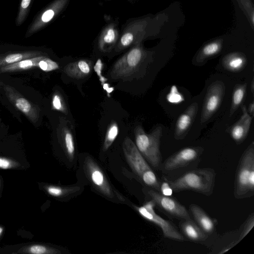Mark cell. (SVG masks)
I'll list each match as a JSON object with an SVG mask.
<instances>
[{
	"mask_svg": "<svg viewBox=\"0 0 254 254\" xmlns=\"http://www.w3.org/2000/svg\"><path fill=\"white\" fill-rule=\"evenodd\" d=\"M161 177L169 183L174 192L191 190L210 196L214 191L216 172L211 168L196 167L174 179H169L162 176Z\"/></svg>",
	"mask_w": 254,
	"mask_h": 254,
	"instance_id": "obj_1",
	"label": "cell"
},
{
	"mask_svg": "<svg viewBox=\"0 0 254 254\" xmlns=\"http://www.w3.org/2000/svg\"><path fill=\"white\" fill-rule=\"evenodd\" d=\"M150 59L149 53L140 43L135 45L115 62L109 72V77L123 80L132 78L148 65Z\"/></svg>",
	"mask_w": 254,
	"mask_h": 254,
	"instance_id": "obj_2",
	"label": "cell"
},
{
	"mask_svg": "<svg viewBox=\"0 0 254 254\" xmlns=\"http://www.w3.org/2000/svg\"><path fill=\"white\" fill-rule=\"evenodd\" d=\"M204 151L201 146L187 147L178 150L163 162L162 176L174 179L185 172L196 168Z\"/></svg>",
	"mask_w": 254,
	"mask_h": 254,
	"instance_id": "obj_3",
	"label": "cell"
},
{
	"mask_svg": "<svg viewBox=\"0 0 254 254\" xmlns=\"http://www.w3.org/2000/svg\"><path fill=\"white\" fill-rule=\"evenodd\" d=\"M123 150L126 159L132 171L145 187L159 191L160 179L143 157L135 143L128 137L123 142Z\"/></svg>",
	"mask_w": 254,
	"mask_h": 254,
	"instance_id": "obj_4",
	"label": "cell"
},
{
	"mask_svg": "<svg viewBox=\"0 0 254 254\" xmlns=\"http://www.w3.org/2000/svg\"><path fill=\"white\" fill-rule=\"evenodd\" d=\"M254 195V142L242 155L235 173L234 196L238 199Z\"/></svg>",
	"mask_w": 254,
	"mask_h": 254,
	"instance_id": "obj_5",
	"label": "cell"
},
{
	"mask_svg": "<svg viewBox=\"0 0 254 254\" xmlns=\"http://www.w3.org/2000/svg\"><path fill=\"white\" fill-rule=\"evenodd\" d=\"M135 144L140 153L156 171H160L162 159L160 151L162 128L156 127L150 133L145 132L141 126L134 129Z\"/></svg>",
	"mask_w": 254,
	"mask_h": 254,
	"instance_id": "obj_6",
	"label": "cell"
},
{
	"mask_svg": "<svg viewBox=\"0 0 254 254\" xmlns=\"http://www.w3.org/2000/svg\"><path fill=\"white\" fill-rule=\"evenodd\" d=\"M83 169L91 184L99 193L109 199L125 200L112 187L101 167L91 157L85 158Z\"/></svg>",
	"mask_w": 254,
	"mask_h": 254,
	"instance_id": "obj_7",
	"label": "cell"
},
{
	"mask_svg": "<svg viewBox=\"0 0 254 254\" xmlns=\"http://www.w3.org/2000/svg\"><path fill=\"white\" fill-rule=\"evenodd\" d=\"M143 191L154 202L155 207L169 218L180 220L191 218L186 207L172 196H164L147 187L144 188Z\"/></svg>",
	"mask_w": 254,
	"mask_h": 254,
	"instance_id": "obj_8",
	"label": "cell"
},
{
	"mask_svg": "<svg viewBox=\"0 0 254 254\" xmlns=\"http://www.w3.org/2000/svg\"><path fill=\"white\" fill-rule=\"evenodd\" d=\"M155 207V204L151 199L142 206H134L135 209L142 217L160 228L165 238L180 242L188 241L172 222L163 218L156 213Z\"/></svg>",
	"mask_w": 254,
	"mask_h": 254,
	"instance_id": "obj_9",
	"label": "cell"
},
{
	"mask_svg": "<svg viewBox=\"0 0 254 254\" xmlns=\"http://www.w3.org/2000/svg\"><path fill=\"white\" fill-rule=\"evenodd\" d=\"M225 86L222 81L213 82L208 87L204 100L200 122L208 121L219 109L223 100Z\"/></svg>",
	"mask_w": 254,
	"mask_h": 254,
	"instance_id": "obj_10",
	"label": "cell"
},
{
	"mask_svg": "<svg viewBox=\"0 0 254 254\" xmlns=\"http://www.w3.org/2000/svg\"><path fill=\"white\" fill-rule=\"evenodd\" d=\"M69 0H55L33 20L26 33L29 37L40 30L64 9Z\"/></svg>",
	"mask_w": 254,
	"mask_h": 254,
	"instance_id": "obj_11",
	"label": "cell"
},
{
	"mask_svg": "<svg viewBox=\"0 0 254 254\" xmlns=\"http://www.w3.org/2000/svg\"><path fill=\"white\" fill-rule=\"evenodd\" d=\"M189 210L193 218V220L202 231L208 236L212 245L219 235L217 233L216 229L218 220L210 217L204 209L196 204H190Z\"/></svg>",
	"mask_w": 254,
	"mask_h": 254,
	"instance_id": "obj_12",
	"label": "cell"
},
{
	"mask_svg": "<svg viewBox=\"0 0 254 254\" xmlns=\"http://www.w3.org/2000/svg\"><path fill=\"white\" fill-rule=\"evenodd\" d=\"M179 228L180 232L188 241L205 245L209 248L211 246L212 243L208 236L192 218L180 220Z\"/></svg>",
	"mask_w": 254,
	"mask_h": 254,
	"instance_id": "obj_13",
	"label": "cell"
},
{
	"mask_svg": "<svg viewBox=\"0 0 254 254\" xmlns=\"http://www.w3.org/2000/svg\"><path fill=\"white\" fill-rule=\"evenodd\" d=\"M120 37L118 24L111 22L100 33L97 41L98 49L103 53L111 52L116 47Z\"/></svg>",
	"mask_w": 254,
	"mask_h": 254,
	"instance_id": "obj_14",
	"label": "cell"
},
{
	"mask_svg": "<svg viewBox=\"0 0 254 254\" xmlns=\"http://www.w3.org/2000/svg\"><path fill=\"white\" fill-rule=\"evenodd\" d=\"M140 25L141 24L138 20L130 21L126 25L114 48L115 52H121L140 43L138 33Z\"/></svg>",
	"mask_w": 254,
	"mask_h": 254,
	"instance_id": "obj_15",
	"label": "cell"
},
{
	"mask_svg": "<svg viewBox=\"0 0 254 254\" xmlns=\"http://www.w3.org/2000/svg\"><path fill=\"white\" fill-rule=\"evenodd\" d=\"M241 241L240 230L227 232L219 235L212 245L209 248L211 254H224L238 244Z\"/></svg>",
	"mask_w": 254,
	"mask_h": 254,
	"instance_id": "obj_16",
	"label": "cell"
},
{
	"mask_svg": "<svg viewBox=\"0 0 254 254\" xmlns=\"http://www.w3.org/2000/svg\"><path fill=\"white\" fill-rule=\"evenodd\" d=\"M198 104H190L178 118L175 126L174 136L176 139H182L187 135L195 118Z\"/></svg>",
	"mask_w": 254,
	"mask_h": 254,
	"instance_id": "obj_17",
	"label": "cell"
},
{
	"mask_svg": "<svg viewBox=\"0 0 254 254\" xmlns=\"http://www.w3.org/2000/svg\"><path fill=\"white\" fill-rule=\"evenodd\" d=\"M242 112L240 119L229 129L230 136L237 144L242 143L247 137L253 119L245 106H243Z\"/></svg>",
	"mask_w": 254,
	"mask_h": 254,
	"instance_id": "obj_18",
	"label": "cell"
},
{
	"mask_svg": "<svg viewBox=\"0 0 254 254\" xmlns=\"http://www.w3.org/2000/svg\"><path fill=\"white\" fill-rule=\"evenodd\" d=\"M92 68L91 61L87 60H80L68 64L64 68V72L68 76L81 79L88 76Z\"/></svg>",
	"mask_w": 254,
	"mask_h": 254,
	"instance_id": "obj_19",
	"label": "cell"
},
{
	"mask_svg": "<svg viewBox=\"0 0 254 254\" xmlns=\"http://www.w3.org/2000/svg\"><path fill=\"white\" fill-rule=\"evenodd\" d=\"M247 59L243 54L233 53L227 55L222 60V65L227 70L238 72L243 69L247 64Z\"/></svg>",
	"mask_w": 254,
	"mask_h": 254,
	"instance_id": "obj_20",
	"label": "cell"
},
{
	"mask_svg": "<svg viewBox=\"0 0 254 254\" xmlns=\"http://www.w3.org/2000/svg\"><path fill=\"white\" fill-rule=\"evenodd\" d=\"M62 135L64 151L69 161L71 162L75 156V145L72 133L67 127L64 126Z\"/></svg>",
	"mask_w": 254,
	"mask_h": 254,
	"instance_id": "obj_21",
	"label": "cell"
},
{
	"mask_svg": "<svg viewBox=\"0 0 254 254\" xmlns=\"http://www.w3.org/2000/svg\"><path fill=\"white\" fill-rule=\"evenodd\" d=\"M247 84H237L234 89L231 106L230 111V116H231L238 108L242 104L247 94Z\"/></svg>",
	"mask_w": 254,
	"mask_h": 254,
	"instance_id": "obj_22",
	"label": "cell"
},
{
	"mask_svg": "<svg viewBox=\"0 0 254 254\" xmlns=\"http://www.w3.org/2000/svg\"><path fill=\"white\" fill-rule=\"evenodd\" d=\"M221 48V44L218 42H211L205 46L200 50L196 58L197 63H202L208 59L218 54Z\"/></svg>",
	"mask_w": 254,
	"mask_h": 254,
	"instance_id": "obj_23",
	"label": "cell"
},
{
	"mask_svg": "<svg viewBox=\"0 0 254 254\" xmlns=\"http://www.w3.org/2000/svg\"><path fill=\"white\" fill-rule=\"evenodd\" d=\"M119 133V127L116 122H112L107 130L103 145V150L107 151L112 145Z\"/></svg>",
	"mask_w": 254,
	"mask_h": 254,
	"instance_id": "obj_24",
	"label": "cell"
},
{
	"mask_svg": "<svg viewBox=\"0 0 254 254\" xmlns=\"http://www.w3.org/2000/svg\"><path fill=\"white\" fill-rule=\"evenodd\" d=\"M80 188L78 187H60L50 186L47 187L48 192L55 197H64L77 191Z\"/></svg>",
	"mask_w": 254,
	"mask_h": 254,
	"instance_id": "obj_25",
	"label": "cell"
},
{
	"mask_svg": "<svg viewBox=\"0 0 254 254\" xmlns=\"http://www.w3.org/2000/svg\"><path fill=\"white\" fill-rule=\"evenodd\" d=\"M32 1V0H21L15 21L17 26L21 25L25 21L29 11Z\"/></svg>",
	"mask_w": 254,
	"mask_h": 254,
	"instance_id": "obj_26",
	"label": "cell"
},
{
	"mask_svg": "<svg viewBox=\"0 0 254 254\" xmlns=\"http://www.w3.org/2000/svg\"><path fill=\"white\" fill-rule=\"evenodd\" d=\"M254 226V212L250 214L245 221L239 227L240 239L242 240Z\"/></svg>",
	"mask_w": 254,
	"mask_h": 254,
	"instance_id": "obj_27",
	"label": "cell"
},
{
	"mask_svg": "<svg viewBox=\"0 0 254 254\" xmlns=\"http://www.w3.org/2000/svg\"><path fill=\"white\" fill-rule=\"evenodd\" d=\"M44 57V56H40L31 59L25 60L17 63L16 64H14L12 65H11V66H9L7 69H12L14 68L24 69H28L33 66L38 65L40 61Z\"/></svg>",
	"mask_w": 254,
	"mask_h": 254,
	"instance_id": "obj_28",
	"label": "cell"
},
{
	"mask_svg": "<svg viewBox=\"0 0 254 254\" xmlns=\"http://www.w3.org/2000/svg\"><path fill=\"white\" fill-rule=\"evenodd\" d=\"M38 65L42 70L47 72L56 70L59 67L57 63L45 57L40 61Z\"/></svg>",
	"mask_w": 254,
	"mask_h": 254,
	"instance_id": "obj_29",
	"label": "cell"
},
{
	"mask_svg": "<svg viewBox=\"0 0 254 254\" xmlns=\"http://www.w3.org/2000/svg\"><path fill=\"white\" fill-rule=\"evenodd\" d=\"M52 102L55 109L64 114L67 113V108L65 102L61 95L59 94H55L53 97Z\"/></svg>",
	"mask_w": 254,
	"mask_h": 254,
	"instance_id": "obj_30",
	"label": "cell"
},
{
	"mask_svg": "<svg viewBox=\"0 0 254 254\" xmlns=\"http://www.w3.org/2000/svg\"><path fill=\"white\" fill-rule=\"evenodd\" d=\"M31 253L35 254H43L47 253L61 254V252L57 249H50L42 245H35L30 249Z\"/></svg>",
	"mask_w": 254,
	"mask_h": 254,
	"instance_id": "obj_31",
	"label": "cell"
},
{
	"mask_svg": "<svg viewBox=\"0 0 254 254\" xmlns=\"http://www.w3.org/2000/svg\"><path fill=\"white\" fill-rule=\"evenodd\" d=\"M160 180L159 192L164 196H172L173 190L169 183L162 177L161 178Z\"/></svg>",
	"mask_w": 254,
	"mask_h": 254,
	"instance_id": "obj_32",
	"label": "cell"
},
{
	"mask_svg": "<svg viewBox=\"0 0 254 254\" xmlns=\"http://www.w3.org/2000/svg\"><path fill=\"white\" fill-rule=\"evenodd\" d=\"M17 108L24 113H28L31 109L29 102L23 98H19L16 101Z\"/></svg>",
	"mask_w": 254,
	"mask_h": 254,
	"instance_id": "obj_33",
	"label": "cell"
},
{
	"mask_svg": "<svg viewBox=\"0 0 254 254\" xmlns=\"http://www.w3.org/2000/svg\"><path fill=\"white\" fill-rule=\"evenodd\" d=\"M24 55L21 53L12 54L7 55L4 60L6 63L8 64L15 63L21 60L25 56Z\"/></svg>",
	"mask_w": 254,
	"mask_h": 254,
	"instance_id": "obj_34",
	"label": "cell"
},
{
	"mask_svg": "<svg viewBox=\"0 0 254 254\" xmlns=\"http://www.w3.org/2000/svg\"><path fill=\"white\" fill-rule=\"evenodd\" d=\"M245 10H247L248 14L250 15V19L252 18V23H254V12L252 3L250 0H239Z\"/></svg>",
	"mask_w": 254,
	"mask_h": 254,
	"instance_id": "obj_35",
	"label": "cell"
},
{
	"mask_svg": "<svg viewBox=\"0 0 254 254\" xmlns=\"http://www.w3.org/2000/svg\"><path fill=\"white\" fill-rule=\"evenodd\" d=\"M102 63L100 59H99L95 66H94V70L97 73V75L99 77L101 82L102 83L103 86L105 84V82L107 80V79L103 77L102 75Z\"/></svg>",
	"mask_w": 254,
	"mask_h": 254,
	"instance_id": "obj_36",
	"label": "cell"
},
{
	"mask_svg": "<svg viewBox=\"0 0 254 254\" xmlns=\"http://www.w3.org/2000/svg\"><path fill=\"white\" fill-rule=\"evenodd\" d=\"M9 166L10 163L7 160L0 158V168L7 169Z\"/></svg>",
	"mask_w": 254,
	"mask_h": 254,
	"instance_id": "obj_37",
	"label": "cell"
},
{
	"mask_svg": "<svg viewBox=\"0 0 254 254\" xmlns=\"http://www.w3.org/2000/svg\"><path fill=\"white\" fill-rule=\"evenodd\" d=\"M248 113L253 118L254 114V103L252 101L249 106L247 110Z\"/></svg>",
	"mask_w": 254,
	"mask_h": 254,
	"instance_id": "obj_38",
	"label": "cell"
},
{
	"mask_svg": "<svg viewBox=\"0 0 254 254\" xmlns=\"http://www.w3.org/2000/svg\"><path fill=\"white\" fill-rule=\"evenodd\" d=\"M254 79H253L252 83H251V91L253 94H254Z\"/></svg>",
	"mask_w": 254,
	"mask_h": 254,
	"instance_id": "obj_39",
	"label": "cell"
},
{
	"mask_svg": "<svg viewBox=\"0 0 254 254\" xmlns=\"http://www.w3.org/2000/svg\"><path fill=\"white\" fill-rule=\"evenodd\" d=\"M2 229L1 227H0V234L2 232Z\"/></svg>",
	"mask_w": 254,
	"mask_h": 254,
	"instance_id": "obj_40",
	"label": "cell"
}]
</instances>
